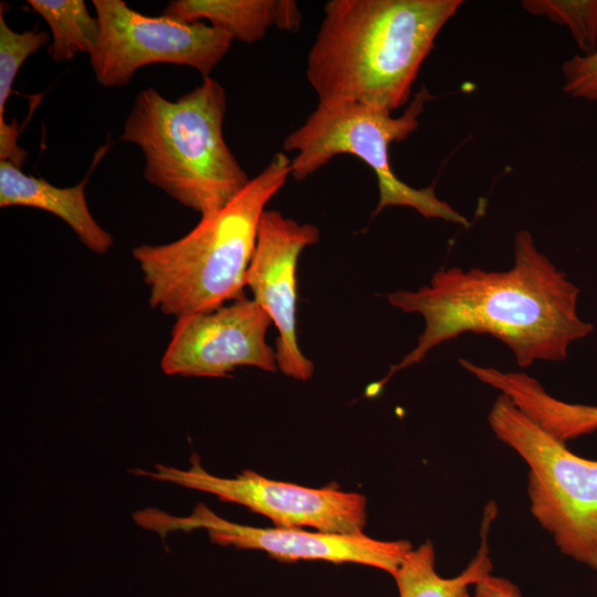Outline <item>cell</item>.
Masks as SVG:
<instances>
[{
  "label": "cell",
  "mask_w": 597,
  "mask_h": 597,
  "mask_svg": "<svg viewBox=\"0 0 597 597\" xmlns=\"http://www.w3.org/2000/svg\"><path fill=\"white\" fill-rule=\"evenodd\" d=\"M90 172L77 185L61 188L25 174L10 161H0V207L48 211L62 219L90 251L105 254L114 240L90 211L85 195Z\"/></svg>",
  "instance_id": "7c38bea8"
},
{
  "label": "cell",
  "mask_w": 597,
  "mask_h": 597,
  "mask_svg": "<svg viewBox=\"0 0 597 597\" xmlns=\"http://www.w3.org/2000/svg\"><path fill=\"white\" fill-rule=\"evenodd\" d=\"M52 33L48 53L55 62L72 60L78 53L93 52L100 25L83 0H28Z\"/></svg>",
  "instance_id": "9a60e30c"
},
{
  "label": "cell",
  "mask_w": 597,
  "mask_h": 597,
  "mask_svg": "<svg viewBox=\"0 0 597 597\" xmlns=\"http://www.w3.org/2000/svg\"><path fill=\"white\" fill-rule=\"evenodd\" d=\"M290 176L291 159L276 153L230 202L201 216L180 239L135 247L132 254L149 289V305L178 318L245 296L262 214Z\"/></svg>",
  "instance_id": "3957f363"
},
{
  "label": "cell",
  "mask_w": 597,
  "mask_h": 597,
  "mask_svg": "<svg viewBox=\"0 0 597 597\" xmlns=\"http://www.w3.org/2000/svg\"><path fill=\"white\" fill-rule=\"evenodd\" d=\"M227 93L211 76L176 101L139 92L121 139L137 145L145 179L200 216L230 202L250 181L223 137Z\"/></svg>",
  "instance_id": "277c9868"
},
{
  "label": "cell",
  "mask_w": 597,
  "mask_h": 597,
  "mask_svg": "<svg viewBox=\"0 0 597 597\" xmlns=\"http://www.w3.org/2000/svg\"><path fill=\"white\" fill-rule=\"evenodd\" d=\"M272 323L252 298L243 296L206 313L176 318L160 360L166 375L231 377L240 366L277 370L276 353L265 339Z\"/></svg>",
  "instance_id": "30bf717a"
},
{
  "label": "cell",
  "mask_w": 597,
  "mask_h": 597,
  "mask_svg": "<svg viewBox=\"0 0 597 597\" xmlns=\"http://www.w3.org/2000/svg\"><path fill=\"white\" fill-rule=\"evenodd\" d=\"M92 3L100 34L90 61L104 87L124 86L139 69L154 63L189 66L202 77L210 76L233 42L228 33L202 21L146 15L123 0Z\"/></svg>",
  "instance_id": "52a82bcc"
},
{
  "label": "cell",
  "mask_w": 597,
  "mask_h": 597,
  "mask_svg": "<svg viewBox=\"0 0 597 597\" xmlns=\"http://www.w3.org/2000/svg\"><path fill=\"white\" fill-rule=\"evenodd\" d=\"M488 420L496 438L528 467L533 516L564 555L597 570V460L572 452L503 394Z\"/></svg>",
  "instance_id": "8992f818"
},
{
  "label": "cell",
  "mask_w": 597,
  "mask_h": 597,
  "mask_svg": "<svg viewBox=\"0 0 597 597\" xmlns=\"http://www.w3.org/2000/svg\"><path fill=\"white\" fill-rule=\"evenodd\" d=\"M318 240L316 226L265 209L245 276L252 300L268 313L277 329V369L297 380L310 379L314 364L302 353L297 341L296 269L303 250Z\"/></svg>",
  "instance_id": "8fae6325"
},
{
  "label": "cell",
  "mask_w": 597,
  "mask_h": 597,
  "mask_svg": "<svg viewBox=\"0 0 597 597\" xmlns=\"http://www.w3.org/2000/svg\"><path fill=\"white\" fill-rule=\"evenodd\" d=\"M474 597H523L519 587L506 578L485 576L474 588Z\"/></svg>",
  "instance_id": "44dd1931"
},
{
  "label": "cell",
  "mask_w": 597,
  "mask_h": 597,
  "mask_svg": "<svg viewBox=\"0 0 597 597\" xmlns=\"http://www.w3.org/2000/svg\"><path fill=\"white\" fill-rule=\"evenodd\" d=\"M563 91L573 98L597 102V50L575 54L562 65Z\"/></svg>",
  "instance_id": "ac0fdd59"
},
{
  "label": "cell",
  "mask_w": 597,
  "mask_h": 597,
  "mask_svg": "<svg viewBox=\"0 0 597 597\" xmlns=\"http://www.w3.org/2000/svg\"><path fill=\"white\" fill-rule=\"evenodd\" d=\"M133 472L243 505L269 517L275 527L362 534L366 524V498L342 491L335 483L306 488L271 480L252 470H244L234 478H221L206 471L196 453L191 454L190 467L185 470L157 464L154 471L135 469Z\"/></svg>",
  "instance_id": "ba28073f"
},
{
  "label": "cell",
  "mask_w": 597,
  "mask_h": 597,
  "mask_svg": "<svg viewBox=\"0 0 597 597\" xmlns=\"http://www.w3.org/2000/svg\"><path fill=\"white\" fill-rule=\"evenodd\" d=\"M521 7L566 28L578 54L589 55L597 50V0H523Z\"/></svg>",
  "instance_id": "2e32d148"
},
{
  "label": "cell",
  "mask_w": 597,
  "mask_h": 597,
  "mask_svg": "<svg viewBox=\"0 0 597 597\" xmlns=\"http://www.w3.org/2000/svg\"><path fill=\"white\" fill-rule=\"evenodd\" d=\"M578 294L565 272L537 250L532 234L521 230L514 239V265L507 271L441 269L428 285L387 295L394 307L420 314L425 329L378 387L464 333L500 339L523 368L535 360L562 362L569 345L594 329L577 314Z\"/></svg>",
  "instance_id": "6da1fadb"
},
{
  "label": "cell",
  "mask_w": 597,
  "mask_h": 597,
  "mask_svg": "<svg viewBox=\"0 0 597 597\" xmlns=\"http://www.w3.org/2000/svg\"><path fill=\"white\" fill-rule=\"evenodd\" d=\"M134 522L165 538L176 531L202 528L222 546L260 549L280 561H327L376 567L391 576L412 549L407 540L381 541L362 534H338L303 528H263L230 522L200 502L188 516H175L155 507L133 513Z\"/></svg>",
  "instance_id": "9c48e42d"
},
{
  "label": "cell",
  "mask_w": 597,
  "mask_h": 597,
  "mask_svg": "<svg viewBox=\"0 0 597 597\" xmlns=\"http://www.w3.org/2000/svg\"><path fill=\"white\" fill-rule=\"evenodd\" d=\"M433 96L422 86L404 113L370 104L333 101L318 102L305 122L283 142V149L295 153L291 159V177L302 181L338 155H353L374 172L379 200L374 216L394 206L409 207L425 218L441 219L468 227V219L439 199L432 186L418 189L394 172L389 148L408 138L419 126V117Z\"/></svg>",
  "instance_id": "5b68a950"
},
{
  "label": "cell",
  "mask_w": 597,
  "mask_h": 597,
  "mask_svg": "<svg viewBox=\"0 0 597 597\" xmlns=\"http://www.w3.org/2000/svg\"><path fill=\"white\" fill-rule=\"evenodd\" d=\"M495 512L494 504L486 506L481 547L465 569L455 577L444 578L437 573L434 547L430 541L412 548L392 575L399 597H470L469 587L492 572L488 533Z\"/></svg>",
  "instance_id": "5bb4252c"
},
{
  "label": "cell",
  "mask_w": 597,
  "mask_h": 597,
  "mask_svg": "<svg viewBox=\"0 0 597 597\" xmlns=\"http://www.w3.org/2000/svg\"><path fill=\"white\" fill-rule=\"evenodd\" d=\"M19 134L17 121L7 123L4 118L0 119V161H10L22 168L28 153L18 144Z\"/></svg>",
  "instance_id": "ffe728a7"
},
{
  "label": "cell",
  "mask_w": 597,
  "mask_h": 597,
  "mask_svg": "<svg viewBox=\"0 0 597 597\" xmlns=\"http://www.w3.org/2000/svg\"><path fill=\"white\" fill-rule=\"evenodd\" d=\"M49 41V33L45 31H23L12 30L6 19L3 11L0 12V119H3L6 104L12 93L14 80L25 60L35 53Z\"/></svg>",
  "instance_id": "e0dca14e"
},
{
  "label": "cell",
  "mask_w": 597,
  "mask_h": 597,
  "mask_svg": "<svg viewBox=\"0 0 597 597\" xmlns=\"http://www.w3.org/2000/svg\"><path fill=\"white\" fill-rule=\"evenodd\" d=\"M557 436L568 441L597 430V406L559 401L553 411Z\"/></svg>",
  "instance_id": "d6986e66"
},
{
  "label": "cell",
  "mask_w": 597,
  "mask_h": 597,
  "mask_svg": "<svg viewBox=\"0 0 597 597\" xmlns=\"http://www.w3.org/2000/svg\"><path fill=\"white\" fill-rule=\"evenodd\" d=\"M461 0H331L308 51L305 75L318 102L389 111L409 103L436 38Z\"/></svg>",
  "instance_id": "7a4b0ae2"
},
{
  "label": "cell",
  "mask_w": 597,
  "mask_h": 597,
  "mask_svg": "<svg viewBox=\"0 0 597 597\" xmlns=\"http://www.w3.org/2000/svg\"><path fill=\"white\" fill-rule=\"evenodd\" d=\"M164 14L184 22L208 21L233 41L254 43L271 28L296 32L302 12L293 0H174Z\"/></svg>",
  "instance_id": "4fadbf2b"
}]
</instances>
